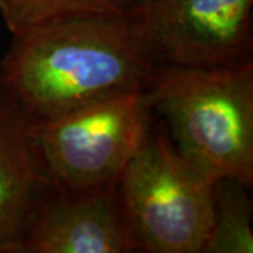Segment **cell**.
<instances>
[{
    "label": "cell",
    "instance_id": "obj_1",
    "mask_svg": "<svg viewBox=\"0 0 253 253\" xmlns=\"http://www.w3.org/2000/svg\"><path fill=\"white\" fill-rule=\"evenodd\" d=\"M159 63L135 9L13 36L0 62V89L37 123L110 94L148 89Z\"/></svg>",
    "mask_w": 253,
    "mask_h": 253
},
{
    "label": "cell",
    "instance_id": "obj_2",
    "mask_svg": "<svg viewBox=\"0 0 253 253\" xmlns=\"http://www.w3.org/2000/svg\"><path fill=\"white\" fill-rule=\"evenodd\" d=\"M146 91L181 154L214 181L252 187L253 61L212 68L159 63Z\"/></svg>",
    "mask_w": 253,
    "mask_h": 253
},
{
    "label": "cell",
    "instance_id": "obj_3",
    "mask_svg": "<svg viewBox=\"0 0 253 253\" xmlns=\"http://www.w3.org/2000/svg\"><path fill=\"white\" fill-rule=\"evenodd\" d=\"M214 183L151 126L117 183L120 207L136 251L203 253L214 217Z\"/></svg>",
    "mask_w": 253,
    "mask_h": 253
},
{
    "label": "cell",
    "instance_id": "obj_4",
    "mask_svg": "<svg viewBox=\"0 0 253 253\" xmlns=\"http://www.w3.org/2000/svg\"><path fill=\"white\" fill-rule=\"evenodd\" d=\"M146 89L110 94L56 117L30 123L46 179L58 191L117 184L152 126Z\"/></svg>",
    "mask_w": 253,
    "mask_h": 253
},
{
    "label": "cell",
    "instance_id": "obj_5",
    "mask_svg": "<svg viewBox=\"0 0 253 253\" xmlns=\"http://www.w3.org/2000/svg\"><path fill=\"white\" fill-rule=\"evenodd\" d=\"M136 13L161 63L212 68L252 61L253 0H142Z\"/></svg>",
    "mask_w": 253,
    "mask_h": 253
},
{
    "label": "cell",
    "instance_id": "obj_6",
    "mask_svg": "<svg viewBox=\"0 0 253 253\" xmlns=\"http://www.w3.org/2000/svg\"><path fill=\"white\" fill-rule=\"evenodd\" d=\"M135 252L117 184L86 191L54 190L38 210L21 253Z\"/></svg>",
    "mask_w": 253,
    "mask_h": 253
},
{
    "label": "cell",
    "instance_id": "obj_7",
    "mask_svg": "<svg viewBox=\"0 0 253 253\" xmlns=\"http://www.w3.org/2000/svg\"><path fill=\"white\" fill-rule=\"evenodd\" d=\"M54 190L31 144L30 120L0 89V253H21L38 210Z\"/></svg>",
    "mask_w": 253,
    "mask_h": 253
},
{
    "label": "cell",
    "instance_id": "obj_8",
    "mask_svg": "<svg viewBox=\"0 0 253 253\" xmlns=\"http://www.w3.org/2000/svg\"><path fill=\"white\" fill-rule=\"evenodd\" d=\"M138 0H0V17L11 36L65 21L134 11Z\"/></svg>",
    "mask_w": 253,
    "mask_h": 253
},
{
    "label": "cell",
    "instance_id": "obj_9",
    "mask_svg": "<svg viewBox=\"0 0 253 253\" xmlns=\"http://www.w3.org/2000/svg\"><path fill=\"white\" fill-rule=\"evenodd\" d=\"M249 187L234 179L214 183V217L203 253H252V200Z\"/></svg>",
    "mask_w": 253,
    "mask_h": 253
},
{
    "label": "cell",
    "instance_id": "obj_10",
    "mask_svg": "<svg viewBox=\"0 0 253 253\" xmlns=\"http://www.w3.org/2000/svg\"><path fill=\"white\" fill-rule=\"evenodd\" d=\"M141 1H142V0H138V4H139V3H141Z\"/></svg>",
    "mask_w": 253,
    "mask_h": 253
}]
</instances>
